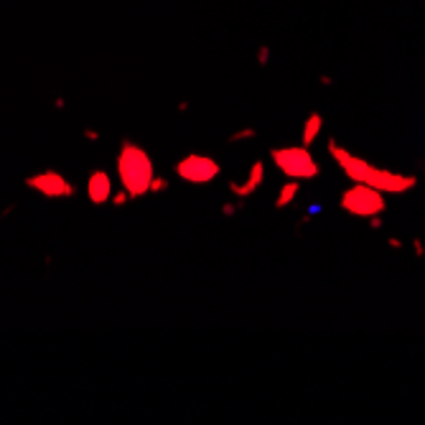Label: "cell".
I'll return each instance as SVG.
<instances>
[{
  "instance_id": "obj_1",
  "label": "cell",
  "mask_w": 425,
  "mask_h": 425,
  "mask_svg": "<svg viewBox=\"0 0 425 425\" xmlns=\"http://www.w3.org/2000/svg\"><path fill=\"white\" fill-rule=\"evenodd\" d=\"M328 150H331V156H334L336 164L344 168V173L352 181H357V184L372 186V188H377V191H384V194H402V191H408V188L415 186V179H413V176L377 168V166L362 161V158H357L354 153H349V150L339 148L336 143H331Z\"/></svg>"
},
{
  "instance_id": "obj_2",
  "label": "cell",
  "mask_w": 425,
  "mask_h": 425,
  "mask_svg": "<svg viewBox=\"0 0 425 425\" xmlns=\"http://www.w3.org/2000/svg\"><path fill=\"white\" fill-rule=\"evenodd\" d=\"M117 171H120V179H123L125 188L130 191L132 197H140L146 194L150 184H153V166H150V158L146 156V150H140L135 146H125L123 153H120V161H117Z\"/></svg>"
},
{
  "instance_id": "obj_3",
  "label": "cell",
  "mask_w": 425,
  "mask_h": 425,
  "mask_svg": "<svg viewBox=\"0 0 425 425\" xmlns=\"http://www.w3.org/2000/svg\"><path fill=\"white\" fill-rule=\"evenodd\" d=\"M273 161L290 179H313L319 173V166L306 148H278L273 150Z\"/></svg>"
},
{
  "instance_id": "obj_4",
  "label": "cell",
  "mask_w": 425,
  "mask_h": 425,
  "mask_svg": "<svg viewBox=\"0 0 425 425\" xmlns=\"http://www.w3.org/2000/svg\"><path fill=\"white\" fill-rule=\"evenodd\" d=\"M342 206L354 217H377L384 212V199L382 191H377L372 186L357 184L354 188H349L342 197Z\"/></svg>"
},
{
  "instance_id": "obj_5",
  "label": "cell",
  "mask_w": 425,
  "mask_h": 425,
  "mask_svg": "<svg viewBox=\"0 0 425 425\" xmlns=\"http://www.w3.org/2000/svg\"><path fill=\"white\" fill-rule=\"evenodd\" d=\"M179 173L181 179L191 181V184H206L219 173V166L209 156H188L186 161L179 164Z\"/></svg>"
},
{
  "instance_id": "obj_6",
  "label": "cell",
  "mask_w": 425,
  "mask_h": 425,
  "mask_svg": "<svg viewBox=\"0 0 425 425\" xmlns=\"http://www.w3.org/2000/svg\"><path fill=\"white\" fill-rule=\"evenodd\" d=\"M31 186H36L39 191H43L46 197H64L69 194V186H66V181L57 173H43L39 179L31 181Z\"/></svg>"
},
{
  "instance_id": "obj_7",
  "label": "cell",
  "mask_w": 425,
  "mask_h": 425,
  "mask_svg": "<svg viewBox=\"0 0 425 425\" xmlns=\"http://www.w3.org/2000/svg\"><path fill=\"white\" fill-rule=\"evenodd\" d=\"M90 197L92 201H105L110 197V179L105 173H95L90 179Z\"/></svg>"
},
{
  "instance_id": "obj_8",
  "label": "cell",
  "mask_w": 425,
  "mask_h": 425,
  "mask_svg": "<svg viewBox=\"0 0 425 425\" xmlns=\"http://www.w3.org/2000/svg\"><path fill=\"white\" fill-rule=\"evenodd\" d=\"M321 125V117L319 115H313L311 120H308V125H306V140H313V135H316V128Z\"/></svg>"
}]
</instances>
